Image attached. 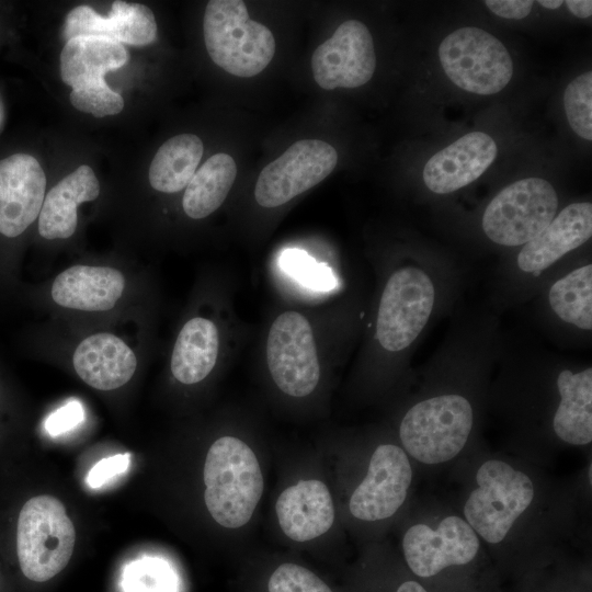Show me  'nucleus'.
<instances>
[{"instance_id": "a211bd4d", "label": "nucleus", "mask_w": 592, "mask_h": 592, "mask_svg": "<svg viewBox=\"0 0 592 592\" xmlns=\"http://www.w3.org/2000/svg\"><path fill=\"white\" fill-rule=\"evenodd\" d=\"M275 511L284 534L295 542L311 540L326 533L334 521V506L327 486L316 479L286 488Z\"/></svg>"}, {"instance_id": "f704fd0d", "label": "nucleus", "mask_w": 592, "mask_h": 592, "mask_svg": "<svg viewBox=\"0 0 592 592\" xmlns=\"http://www.w3.org/2000/svg\"><path fill=\"white\" fill-rule=\"evenodd\" d=\"M566 4L570 12L580 19H587L592 15L591 0H567Z\"/></svg>"}, {"instance_id": "6e6552de", "label": "nucleus", "mask_w": 592, "mask_h": 592, "mask_svg": "<svg viewBox=\"0 0 592 592\" xmlns=\"http://www.w3.org/2000/svg\"><path fill=\"white\" fill-rule=\"evenodd\" d=\"M433 304L434 286L422 270H397L379 303L376 337L380 345L391 352L410 345L428 322Z\"/></svg>"}, {"instance_id": "aec40b11", "label": "nucleus", "mask_w": 592, "mask_h": 592, "mask_svg": "<svg viewBox=\"0 0 592 592\" xmlns=\"http://www.w3.org/2000/svg\"><path fill=\"white\" fill-rule=\"evenodd\" d=\"M125 286L123 274L113 267L75 265L61 272L52 286L59 306L83 311L112 309Z\"/></svg>"}, {"instance_id": "c9c22d12", "label": "nucleus", "mask_w": 592, "mask_h": 592, "mask_svg": "<svg viewBox=\"0 0 592 592\" xmlns=\"http://www.w3.org/2000/svg\"><path fill=\"white\" fill-rule=\"evenodd\" d=\"M539 4H542L544 8L547 9H557L562 4L561 0H540L538 1Z\"/></svg>"}, {"instance_id": "9b49d317", "label": "nucleus", "mask_w": 592, "mask_h": 592, "mask_svg": "<svg viewBox=\"0 0 592 592\" xmlns=\"http://www.w3.org/2000/svg\"><path fill=\"white\" fill-rule=\"evenodd\" d=\"M402 549L410 571L417 578L430 580L471 563L479 550V539L467 522L451 515L436 530L425 524L411 526L403 536Z\"/></svg>"}, {"instance_id": "c756f323", "label": "nucleus", "mask_w": 592, "mask_h": 592, "mask_svg": "<svg viewBox=\"0 0 592 592\" xmlns=\"http://www.w3.org/2000/svg\"><path fill=\"white\" fill-rule=\"evenodd\" d=\"M69 99L73 107L95 117L118 114L124 107L122 95L111 90L104 80L72 89Z\"/></svg>"}, {"instance_id": "4468645a", "label": "nucleus", "mask_w": 592, "mask_h": 592, "mask_svg": "<svg viewBox=\"0 0 592 592\" xmlns=\"http://www.w3.org/2000/svg\"><path fill=\"white\" fill-rule=\"evenodd\" d=\"M46 177L31 155L15 153L0 160V234L14 238L39 215Z\"/></svg>"}, {"instance_id": "5701e85b", "label": "nucleus", "mask_w": 592, "mask_h": 592, "mask_svg": "<svg viewBox=\"0 0 592 592\" xmlns=\"http://www.w3.org/2000/svg\"><path fill=\"white\" fill-rule=\"evenodd\" d=\"M561 400L553 420L557 436L572 445L592 441V368L573 374L562 371L557 379Z\"/></svg>"}, {"instance_id": "ddd939ff", "label": "nucleus", "mask_w": 592, "mask_h": 592, "mask_svg": "<svg viewBox=\"0 0 592 592\" xmlns=\"http://www.w3.org/2000/svg\"><path fill=\"white\" fill-rule=\"evenodd\" d=\"M411 480L412 470L405 452L396 445H379L372 455L366 477L351 496L350 512L363 521L390 517L405 502Z\"/></svg>"}, {"instance_id": "423d86ee", "label": "nucleus", "mask_w": 592, "mask_h": 592, "mask_svg": "<svg viewBox=\"0 0 592 592\" xmlns=\"http://www.w3.org/2000/svg\"><path fill=\"white\" fill-rule=\"evenodd\" d=\"M445 75L460 89L494 94L512 78L513 64L504 45L490 33L463 27L447 35L439 47Z\"/></svg>"}, {"instance_id": "f8f14e48", "label": "nucleus", "mask_w": 592, "mask_h": 592, "mask_svg": "<svg viewBox=\"0 0 592 592\" xmlns=\"http://www.w3.org/2000/svg\"><path fill=\"white\" fill-rule=\"evenodd\" d=\"M375 68L373 37L357 20L341 23L311 57L314 79L325 90L361 87L371 80Z\"/></svg>"}, {"instance_id": "c85d7f7f", "label": "nucleus", "mask_w": 592, "mask_h": 592, "mask_svg": "<svg viewBox=\"0 0 592 592\" xmlns=\"http://www.w3.org/2000/svg\"><path fill=\"white\" fill-rule=\"evenodd\" d=\"M280 266L311 289L327 292L337 285V280L327 264L316 262L305 251L298 249L284 250L280 255Z\"/></svg>"}, {"instance_id": "473e14b6", "label": "nucleus", "mask_w": 592, "mask_h": 592, "mask_svg": "<svg viewBox=\"0 0 592 592\" xmlns=\"http://www.w3.org/2000/svg\"><path fill=\"white\" fill-rule=\"evenodd\" d=\"M128 453L116 454L99 460L89 471L87 483L91 488H100L113 477L123 474L129 466Z\"/></svg>"}, {"instance_id": "dca6fc26", "label": "nucleus", "mask_w": 592, "mask_h": 592, "mask_svg": "<svg viewBox=\"0 0 592 592\" xmlns=\"http://www.w3.org/2000/svg\"><path fill=\"white\" fill-rule=\"evenodd\" d=\"M497 153L491 136L481 132L466 134L430 158L423 169V181L434 193H451L477 180Z\"/></svg>"}, {"instance_id": "0eeeda50", "label": "nucleus", "mask_w": 592, "mask_h": 592, "mask_svg": "<svg viewBox=\"0 0 592 592\" xmlns=\"http://www.w3.org/2000/svg\"><path fill=\"white\" fill-rule=\"evenodd\" d=\"M557 207L558 197L548 181L522 179L492 198L482 216V229L498 244H525L549 225Z\"/></svg>"}, {"instance_id": "f257e3e1", "label": "nucleus", "mask_w": 592, "mask_h": 592, "mask_svg": "<svg viewBox=\"0 0 592 592\" xmlns=\"http://www.w3.org/2000/svg\"><path fill=\"white\" fill-rule=\"evenodd\" d=\"M204 483L208 512L227 528L247 524L263 492V477L255 454L234 436H223L209 447L204 464Z\"/></svg>"}, {"instance_id": "412c9836", "label": "nucleus", "mask_w": 592, "mask_h": 592, "mask_svg": "<svg viewBox=\"0 0 592 592\" xmlns=\"http://www.w3.org/2000/svg\"><path fill=\"white\" fill-rule=\"evenodd\" d=\"M99 194L95 173L89 166L81 164L44 197L38 215L39 235L48 240L72 236L77 228V206L94 201Z\"/></svg>"}, {"instance_id": "b1692460", "label": "nucleus", "mask_w": 592, "mask_h": 592, "mask_svg": "<svg viewBox=\"0 0 592 592\" xmlns=\"http://www.w3.org/2000/svg\"><path fill=\"white\" fill-rule=\"evenodd\" d=\"M219 338L214 322L196 317L181 329L171 356V372L183 384L203 380L214 368Z\"/></svg>"}, {"instance_id": "a878e982", "label": "nucleus", "mask_w": 592, "mask_h": 592, "mask_svg": "<svg viewBox=\"0 0 592 592\" xmlns=\"http://www.w3.org/2000/svg\"><path fill=\"white\" fill-rule=\"evenodd\" d=\"M204 146L193 134L169 138L156 152L150 168V185L163 193H175L186 187L196 172Z\"/></svg>"}, {"instance_id": "6ab92c4d", "label": "nucleus", "mask_w": 592, "mask_h": 592, "mask_svg": "<svg viewBox=\"0 0 592 592\" xmlns=\"http://www.w3.org/2000/svg\"><path fill=\"white\" fill-rule=\"evenodd\" d=\"M73 367L79 377L99 390H113L125 385L134 375L137 358L118 337L101 332L92 334L77 346Z\"/></svg>"}, {"instance_id": "cd10ccee", "label": "nucleus", "mask_w": 592, "mask_h": 592, "mask_svg": "<svg viewBox=\"0 0 592 592\" xmlns=\"http://www.w3.org/2000/svg\"><path fill=\"white\" fill-rule=\"evenodd\" d=\"M563 105L572 130L587 140L592 139V72L574 78L566 88Z\"/></svg>"}, {"instance_id": "4be33fe9", "label": "nucleus", "mask_w": 592, "mask_h": 592, "mask_svg": "<svg viewBox=\"0 0 592 592\" xmlns=\"http://www.w3.org/2000/svg\"><path fill=\"white\" fill-rule=\"evenodd\" d=\"M129 59L123 44L101 36H77L60 53V76L72 89L104 80Z\"/></svg>"}, {"instance_id": "1a4fd4ad", "label": "nucleus", "mask_w": 592, "mask_h": 592, "mask_svg": "<svg viewBox=\"0 0 592 592\" xmlns=\"http://www.w3.org/2000/svg\"><path fill=\"white\" fill-rule=\"evenodd\" d=\"M266 361L283 392L305 397L314 391L320 365L311 327L301 314L286 311L274 320L266 342Z\"/></svg>"}, {"instance_id": "f3484780", "label": "nucleus", "mask_w": 592, "mask_h": 592, "mask_svg": "<svg viewBox=\"0 0 592 592\" xmlns=\"http://www.w3.org/2000/svg\"><path fill=\"white\" fill-rule=\"evenodd\" d=\"M592 235L591 203H573L565 207L517 255L524 272H542L569 251L580 247Z\"/></svg>"}, {"instance_id": "2eb2a0df", "label": "nucleus", "mask_w": 592, "mask_h": 592, "mask_svg": "<svg viewBox=\"0 0 592 592\" xmlns=\"http://www.w3.org/2000/svg\"><path fill=\"white\" fill-rule=\"evenodd\" d=\"M62 36L66 42L77 36H101L121 44L145 46L157 37L153 12L140 3L114 1L107 18L89 5H78L66 16Z\"/></svg>"}, {"instance_id": "393cba45", "label": "nucleus", "mask_w": 592, "mask_h": 592, "mask_svg": "<svg viewBox=\"0 0 592 592\" xmlns=\"http://www.w3.org/2000/svg\"><path fill=\"white\" fill-rule=\"evenodd\" d=\"M236 175L237 166L230 155H213L196 170L186 185L182 198L184 213L193 219L205 218L214 213L226 200Z\"/></svg>"}, {"instance_id": "bb28decb", "label": "nucleus", "mask_w": 592, "mask_h": 592, "mask_svg": "<svg viewBox=\"0 0 592 592\" xmlns=\"http://www.w3.org/2000/svg\"><path fill=\"white\" fill-rule=\"evenodd\" d=\"M549 304L563 321L592 328V265L576 269L550 287Z\"/></svg>"}, {"instance_id": "9d476101", "label": "nucleus", "mask_w": 592, "mask_h": 592, "mask_svg": "<svg viewBox=\"0 0 592 592\" xmlns=\"http://www.w3.org/2000/svg\"><path fill=\"white\" fill-rule=\"evenodd\" d=\"M337 163L332 145L319 139L298 140L262 169L254 198L263 207L281 206L325 180Z\"/></svg>"}, {"instance_id": "20e7f679", "label": "nucleus", "mask_w": 592, "mask_h": 592, "mask_svg": "<svg viewBox=\"0 0 592 592\" xmlns=\"http://www.w3.org/2000/svg\"><path fill=\"white\" fill-rule=\"evenodd\" d=\"M473 409L459 395H443L414 405L400 424V440L407 452L424 464H440L455 457L465 446L473 428Z\"/></svg>"}, {"instance_id": "39448f33", "label": "nucleus", "mask_w": 592, "mask_h": 592, "mask_svg": "<svg viewBox=\"0 0 592 592\" xmlns=\"http://www.w3.org/2000/svg\"><path fill=\"white\" fill-rule=\"evenodd\" d=\"M476 481L478 487L464 506L465 517L485 540L500 543L533 501V482L525 473L497 459L479 467Z\"/></svg>"}, {"instance_id": "72a5a7b5", "label": "nucleus", "mask_w": 592, "mask_h": 592, "mask_svg": "<svg viewBox=\"0 0 592 592\" xmlns=\"http://www.w3.org/2000/svg\"><path fill=\"white\" fill-rule=\"evenodd\" d=\"M486 5L497 15L505 19L520 20L528 15L534 1L532 0H487Z\"/></svg>"}, {"instance_id": "f03ea898", "label": "nucleus", "mask_w": 592, "mask_h": 592, "mask_svg": "<svg viewBox=\"0 0 592 592\" xmlns=\"http://www.w3.org/2000/svg\"><path fill=\"white\" fill-rule=\"evenodd\" d=\"M203 32L212 60L230 75L250 78L263 71L275 54V38L265 25L251 20L241 0L207 3Z\"/></svg>"}, {"instance_id": "7c9ffc66", "label": "nucleus", "mask_w": 592, "mask_h": 592, "mask_svg": "<svg viewBox=\"0 0 592 592\" xmlns=\"http://www.w3.org/2000/svg\"><path fill=\"white\" fill-rule=\"evenodd\" d=\"M267 592H333L311 570L292 562L280 565L270 576Z\"/></svg>"}, {"instance_id": "2f4dec72", "label": "nucleus", "mask_w": 592, "mask_h": 592, "mask_svg": "<svg viewBox=\"0 0 592 592\" xmlns=\"http://www.w3.org/2000/svg\"><path fill=\"white\" fill-rule=\"evenodd\" d=\"M83 419L84 410L82 405L77 400H70L49 414L45 428L52 436H56L72 430Z\"/></svg>"}, {"instance_id": "7ed1b4c3", "label": "nucleus", "mask_w": 592, "mask_h": 592, "mask_svg": "<svg viewBox=\"0 0 592 592\" xmlns=\"http://www.w3.org/2000/svg\"><path fill=\"white\" fill-rule=\"evenodd\" d=\"M75 542V526L57 498L43 494L24 503L18 519L16 553L27 579L44 582L59 573L71 558Z\"/></svg>"}]
</instances>
